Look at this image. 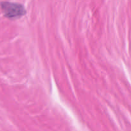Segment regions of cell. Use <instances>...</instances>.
<instances>
[{
    "label": "cell",
    "mask_w": 131,
    "mask_h": 131,
    "mask_svg": "<svg viewBox=\"0 0 131 131\" xmlns=\"http://www.w3.org/2000/svg\"><path fill=\"white\" fill-rule=\"evenodd\" d=\"M1 6L5 16L9 19L21 17L26 13L25 8L20 4L3 2L1 3Z\"/></svg>",
    "instance_id": "6da1fadb"
}]
</instances>
